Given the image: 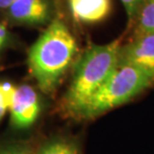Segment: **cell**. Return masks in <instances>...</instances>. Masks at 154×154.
I'll return each mask as SVG.
<instances>
[{"mask_svg": "<svg viewBox=\"0 0 154 154\" xmlns=\"http://www.w3.org/2000/svg\"><path fill=\"white\" fill-rule=\"evenodd\" d=\"M78 57V44L69 27L55 17L31 45L27 64L43 93L52 95Z\"/></svg>", "mask_w": 154, "mask_h": 154, "instance_id": "obj_1", "label": "cell"}, {"mask_svg": "<svg viewBox=\"0 0 154 154\" xmlns=\"http://www.w3.org/2000/svg\"><path fill=\"white\" fill-rule=\"evenodd\" d=\"M121 40L106 44H91L76 58L67 90L60 101V111L80 119L93 95L119 64Z\"/></svg>", "mask_w": 154, "mask_h": 154, "instance_id": "obj_2", "label": "cell"}, {"mask_svg": "<svg viewBox=\"0 0 154 154\" xmlns=\"http://www.w3.org/2000/svg\"><path fill=\"white\" fill-rule=\"evenodd\" d=\"M154 84L146 72L131 64L119 63L89 101L79 120H94L134 100Z\"/></svg>", "mask_w": 154, "mask_h": 154, "instance_id": "obj_3", "label": "cell"}, {"mask_svg": "<svg viewBox=\"0 0 154 154\" xmlns=\"http://www.w3.org/2000/svg\"><path fill=\"white\" fill-rule=\"evenodd\" d=\"M8 111L15 129H27L37 121L41 112V101L37 91L28 84L13 86L9 96Z\"/></svg>", "mask_w": 154, "mask_h": 154, "instance_id": "obj_4", "label": "cell"}, {"mask_svg": "<svg viewBox=\"0 0 154 154\" xmlns=\"http://www.w3.org/2000/svg\"><path fill=\"white\" fill-rule=\"evenodd\" d=\"M4 12L15 24L43 26L56 17V4L55 0H16Z\"/></svg>", "mask_w": 154, "mask_h": 154, "instance_id": "obj_5", "label": "cell"}, {"mask_svg": "<svg viewBox=\"0 0 154 154\" xmlns=\"http://www.w3.org/2000/svg\"><path fill=\"white\" fill-rule=\"evenodd\" d=\"M119 63L138 67L154 79V33L134 32L130 40L121 43Z\"/></svg>", "mask_w": 154, "mask_h": 154, "instance_id": "obj_6", "label": "cell"}, {"mask_svg": "<svg viewBox=\"0 0 154 154\" xmlns=\"http://www.w3.org/2000/svg\"><path fill=\"white\" fill-rule=\"evenodd\" d=\"M68 4L73 18L84 24L100 22L111 10L110 0H68Z\"/></svg>", "mask_w": 154, "mask_h": 154, "instance_id": "obj_7", "label": "cell"}, {"mask_svg": "<svg viewBox=\"0 0 154 154\" xmlns=\"http://www.w3.org/2000/svg\"><path fill=\"white\" fill-rule=\"evenodd\" d=\"M36 154H82L79 141L68 135H55L37 147Z\"/></svg>", "mask_w": 154, "mask_h": 154, "instance_id": "obj_8", "label": "cell"}, {"mask_svg": "<svg viewBox=\"0 0 154 154\" xmlns=\"http://www.w3.org/2000/svg\"><path fill=\"white\" fill-rule=\"evenodd\" d=\"M131 27L135 32L154 33V0H144Z\"/></svg>", "mask_w": 154, "mask_h": 154, "instance_id": "obj_9", "label": "cell"}, {"mask_svg": "<svg viewBox=\"0 0 154 154\" xmlns=\"http://www.w3.org/2000/svg\"><path fill=\"white\" fill-rule=\"evenodd\" d=\"M36 147L30 141H20L0 147V154H36Z\"/></svg>", "mask_w": 154, "mask_h": 154, "instance_id": "obj_10", "label": "cell"}, {"mask_svg": "<svg viewBox=\"0 0 154 154\" xmlns=\"http://www.w3.org/2000/svg\"><path fill=\"white\" fill-rule=\"evenodd\" d=\"M13 86V84L9 82L0 83V121L8 111L9 96H10Z\"/></svg>", "mask_w": 154, "mask_h": 154, "instance_id": "obj_11", "label": "cell"}, {"mask_svg": "<svg viewBox=\"0 0 154 154\" xmlns=\"http://www.w3.org/2000/svg\"><path fill=\"white\" fill-rule=\"evenodd\" d=\"M120 1L122 2L126 14H127L128 25L131 27L135 19V16H136L137 12L144 0H120Z\"/></svg>", "mask_w": 154, "mask_h": 154, "instance_id": "obj_12", "label": "cell"}, {"mask_svg": "<svg viewBox=\"0 0 154 154\" xmlns=\"http://www.w3.org/2000/svg\"><path fill=\"white\" fill-rule=\"evenodd\" d=\"M10 40V34L5 23L0 21V53L4 50Z\"/></svg>", "mask_w": 154, "mask_h": 154, "instance_id": "obj_13", "label": "cell"}, {"mask_svg": "<svg viewBox=\"0 0 154 154\" xmlns=\"http://www.w3.org/2000/svg\"><path fill=\"white\" fill-rule=\"evenodd\" d=\"M16 0H0V9L1 10H6L9 6L12 5Z\"/></svg>", "mask_w": 154, "mask_h": 154, "instance_id": "obj_14", "label": "cell"}]
</instances>
